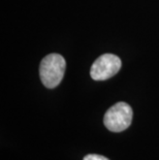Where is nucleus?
Wrapping results in <instances>:
<instances>
[{"instance_id":"7ed1b4c3","label":"nucleus","mask_w":159,"mask_h":160,"mask_svg":"<svg viewBox=\"0 0 159 160\" xmlns=\"http://www.w3.org/2000/svg\"><path fill=\"white\" fill-rule=\"evenodd\" d=\"M122 62L120 58L113 54H104L98 57L92 64L90 76L94 81H106L114 77L120 70Z\"/></svg>"},{"instance_id":"f257e3e1","label":"nucleus","mask_w":159,"mask_h":160,"mask_svg":"<svg viewBox=\"0 0 159 160\" xmlns=\"http://www.w3.org/2000/svg\"><path fill=\"white\" fill-rule=\"evenodd\" d=\"M65 59L59 54H50L40 62L39 76L43 86L53 89L62 81L65 71Z\"/></svg>"},{"instance_id":"20e7f679","label":"nucleus","mask_w":159,"mask_h":160,"mask_svg":"<svg viewBox=\"0 0 159 160\" xmlns=\"http://www.w3.org/2000/svg\"><path fill=\"white\" fill-rule=\"evenodd\" d=\"M83 160H110L109 158L104 157V156L97 155V154H89L84 157Z\"/></svg>"},{"instance_id":"f03ea898","label":"nucleus","mask_w":159,"mask_h":160,"mask_svg":"<svg viewBox=\"0 0 159 160\" xmlns=\"http://www.w3.org/2000/svg\"><path fill=\"white\" fill-rule=\"evenodd\" d=\"M132 108L126 102H118L107 111L103 123L109 130L121 132L127 129L132 121Z\"/></svg>"}]
</instances>
